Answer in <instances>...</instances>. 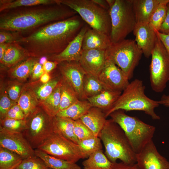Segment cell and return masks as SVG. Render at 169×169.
I'll use <instances>...</instances> for the list:
<instances>
[{
	"instance_id": "obj_20",
	"label": "cell",
	"mask_w": 169,
	"mask_h": 169,
	"mask_svg": "<svg viewBox=\"0 0 169 169\" xmlns=\"http://www.w3.org/2000/svg\"><path fill=\"white\" fill-rule=\"evenodd\" d=\"M30 57L28 51L17 42L8 45L0 64L6 67H14Z\"/></svg>"
},
{
	"instance_id": "obj_12",
	"label": "cell",
	"mask_w": 169,
	"mask_h": 169,
	"mask_svg": "<svg viewBox=\"0 0 169 169\" xmlns=\"http://www.w3.org/2000/svg\"><path fill=\"white\" fill-rule=\"evenodd\" d=\"M98 79L105 90L113 91L122 92L129 83L122 71L111 58L106 55L103 67Z\"/></svg>"
},
{
	"instance_id": "obj_31",
	"label": "cell",
	"mask_w": 169,
	"mask_h": 169,
	"mask_svg": "<svg viewBox=\"0 0 169 169\" xmlns=\"http://www.w3.org/2000/svg\"><path fill=\"white\" fill-rule=\"evenodd\" d=\"M39 58L30 57L19 63L9 70L12 76L19 79H25L31 74L32 69L34 64Z\"/></svg>"
},
{
	"instance_id": "obj_29",
	"label": "cell",
	"mask_w": 169,
	"mask_h": 169,
	"mask_svg": "<svg viewBox=\"0 0 169 169\" xmlns=\"http://www.w3.org/2000/svg\"><path fill=\"white\" fill-rule=\"evenodd\" d=\"M58 0H0V12L21 7L58 3Z\"/></svg>"
},
{
	"instance_id": "obj_15",
	"label": "cell",
	"mask_w": 169,
	"mask_h": 169,
	"mask_svg": "<svg viewBox=\"0 0 169 169\" xmlns=\"http://www.w3.org/2000/svg\"><path fill=\"white\" fill-rule=\"evenodd\" d=\"M136 157L140 169H169V162L158 152L152 140L136 154Z\"/></svg>"
},
{
	"instance_id": "obj_55",
	"label": "cell",
	"mask_w": 169,
	"mask_h": 169,
	"mask_svg": "<svg viewBox=\"0 0 169 169\" xmlns=\"http://www.w3.org/2000/svg\"><path fill=\"white\" fill-rule=\"evenodd\" d=\"M110 8L111 7L114 3L115 0H106Z\"/></svg>"
},
{
	"instance_id": "obj_19",
	"label": "cell",
	"mask_w": 169,
	"mask_h": 169,
	"mask_svg": "<svg viewBox=\"0 0 169 169\" xmlns=\"http://www.w3.org/2000/svg\"><path fill=\"white\" fill-rule=\"evenodd\" d=\"M111 43L110 36L89 28L83 38L82 49L106 50Z\"/></svg>"
},
{
	"instance_id": "obj_8",
	"label": "cell",
	"mask_w": 169,
	"mask_h": 169,
	"mask_svg": "<svg viewBox=\"0 0 169 169\" xmlns=\"http://www.w3.org/2000/svg\"><path fill=\"white\" fill-rule=\"evenodd\" d=\"M105 54L113 59L129 80L133 77L143 53L135 40L124 39L112 43L105 50Z\"/></svg>"
},
{
	"instance_id": "obj_43",
	"label": "cell",
	"mask_w": 169,
	"mask_h": 169,
	"mask_svg": "<svg viewBox=\"0 0 169 169\" xmlns=\"http://www.w3.org/2000/svg\"><path fill=\"white\" fill-rule=\"evenodd\" d=\"M6 118L24 120L25 116L21 108L17 104H16L8 111L4 119Z\"/></svg>"
},
{
	"instance_id": "obj_1",
	"label": "cell",
	"mask_w": 169,
	"mask_h": 169,
	"mask_svg": "<svg viewBox=\"0 0 169 169\" xmlns=\"http://www.w3.org/2000/svg\"><path fill=\"white\" fill-rule=\"evenodd\" d=\"M84 21L77 15L42 27L24 36L18 43L30 57L40 58L62 52L77 35Z\"/></svg>"
},
{
	"instance_id": "obj_5",
	"label": "cell",
	"mask_w": 169,
	"mask_h": 169,
	"mask_svg": "<svg viewBox=\"0 0 169 169\" xmlns=\"http://www.w3.org/2000/svg\"><path fill=\"white\" fill-rule=\"evenodd\" d=\"M125 111L116 110L109 116L123 131L133 151L137 154L152 140L156 127L136 117L128 115Z\"/></svg>"
},
{
	"instance_id": "obj_14",
	"label": "cell",
	"mask_w": 169,
	"mask_h": 169,
	"mask_svg": "<svg viewBox=\"0 0 169 169\" xmlns=\"http://www.w3.org/2000/svg\"><path fill=\"white\" fill-rule=\"evenodd\" d=\"M64 79L74 89L79 99L87 100L83 90L84 77L86 74L78 62L64 61L57 65Z\"/></svg>"
},
{
	"instance_id": "obj_41",
	"label": "cell",
	"mask_w": 169,
	"mask_h": 169,
	"mask_svg": "<svg viewBox=\"0 0 169 169\" xmlns=\"http://www.w3.org/2000/svg\"><path fill=\"white\" fill-rule=\"evenodd\" d=\"M23 37L17 33L0 30V44L17 42Z\"/></svg>"
},
{
	"instance_id": "obj_44",
	"label": "cell",
	"mask_w": 169,
	"mask_h": 169,
	"mask_svg": "<svg viewBox=\"0 0 169 169\" xmlns=\"http://www.w3.org/2000/svg\"><path fill=\"white\" fill-rule=\"evenodd\" d=\"M20 92V87L18 84L12 85L8 90L9 98L13 101H15L18 98Z\"/></svg>"
},
{
	"instance_id": "obj_30",
	"label": "cell",
	"mask_w": 169,
	"mask_h": 169,
	"mask_svg": "<svg viewBox=\"0 0 169 169\" xmlns=\"http://www.w3.org/2000/svg\"><path fill=\"white\" fill-rule=\"evenodd\" d=\"M37 98L31 90H23L19 96L17 104L21 108L25 116V119L38 107Z\"/></svg>"
},
{
	"instance_id": "obj_7",
	"label": "cell",
	"mask_w": 169,
	"mask_h": 169,
	"mask_svg": "<svg viewBox=\"0 0 169 169\" xmlns=\"http://www.w3.org/2000/svg\"><path fill=\"white\" fill-rule=\"evenodd\" d=\"M111 22L110 38L115 43L125 39L137 23L132 0H115L109 10Z\"/></svg>"
},
{
	"instance_id": "obj_11",
	"label": "cell",
	"mask_w": 169,
	"mask_h": 169,
	"mask_svg": "<svg viewBox=\"0 0 169 169\" xmlns=\"http://www.w3.org/2000/svg\"><path fill=\"white\" fill-rule=\"evenodd\" d=\"M37 149L55 157L73 163L83 159L78 144L54 131Z\"/></svg>"
},
{
	"instance_id": "obj_28",
	"label": "cell",
	"mask_w": 169,
	"mask_h": 169,
	"mask_svg": "<svg viewBox=\"0 0 169 169\" xmlns=\"http://www.w3.org/2000/svg\"><path fill=\"white\" fill-rule=\"evenodd\" d=\"M60 84L61 80L51 94L45 99L41 101V107L48 115L52 117L56 116L59 111L61 102Z\"/></svg>"
},
{
	"instance_id": "obj_16",
	"label": "cell",
	"mask_w": 169,
	"mask_h": 169,
	"mask_svg": "<svg viewBox=\"0 0 169 169\" xmlns=\"http://www.w3.org/2000/svg\"><path fill=\"white\" fill-rule=\"evenodd\" d=\"M105 50H82L78 62L86 74L98 79L105 61Z\"/></svg>"
},
{
	"instance_id": "obj_48",
	"label": "cell",
	"mask_w": 169,
	"mask_h": 169,
	"mask_svg": "<svg viewBox=\"0 0 169 169\" xmlns=\"http://www.w3.org/2000/svg\"><path fill=\"white\" fill-rule=\"evenodd\" d=\"M156 33L163 44L169 56V34H165L159 32Z\"/></svg>"
},
{
	"instance_id": "obj_35",
	"label": "cell",
	"mask_w": 169,
	"mask_h": 169,
	"mask_svg": "<svg viewBox=\"0 0 169 169\" xmlns=\"http://www.w3.org/2000/svg\"><path fill=\"white\" fill-rule=\"evenodd\" d=\"M169 0H163L156 8L151 15L149 22L150 27L156 32H158L166 18L167 12V4Z\"/></svg>"
},
{
	"instance_id": "obj_40",
	"label": "cell",
	"mask_w": 169,
	"mask_h": 169,
	"mask_svg": "<svg viewBox=\"0 0 169 169\" xmlns=\"http://www.w3.org/2000/svg\"><path fill=\"white\" fill-rule=\"evenodd\" d=\"M74 131L79 141L95 136L93 132L80 119L74 120Z\"/></svg>"
},
{
	"instance_id": "obj_23",
	"label": "cell",
	"mask_w": 169,
	"mask_h": 169,
	"mask_svg": "<svg viewBox=\"0 0 169 169\" xmlns=\"http://www.w3.org/2000/svg\"><path fill=\"white\" fill-rule=\"evenodd\" d=\"M121 93L120 91L105 90L97 95L88 98L87 100L92 107L99 108L105 113L111 108Z\"/></svg>"
},
{
	"instance_id": "obj_51",
	"label": "cell",
	"mask_w": 169,
	"mask_h": 169,
	"mask_svg": "<svg viewBox=\"0 0 169 169\" xmlns=\"http://www.w3.org/2000/svg\"><path fill=\"white\" fill-rule=\"evenodd\" d=\"M158 101L159 105L169 107V95H163L160 100Z\"/></svg>"
},
{
	"instance_id": "obj_24",
	"label": "cell",
	"mask_w": 169,
	"mask_h": 169,
	"mask_svg": "<svg viewBox=\"0 0 169 169\" xmlns=\"http://www.w3.org/2000/svg\"><path fill=\"white\" fill-rule=\"evenodd\" d=\"M53 121L54 131L78 144L79 140L74 131V120L68 118L55 116L53 117Z\"/></svg>"
},
{
	"instance_id": "obj_52",
	"label": "cell",
	"mask_w": 169,
	"mask_h": 169,
	"mask_svg": "<svg viewBox=\"0 0 169 169\" xmlns=\"http://www.w3.org/2000/svg\"><path fill=\"white\" fill-rule=\"evenodd\" d=\"M9 44L3 43L0 44V61L2 59L5 51Z\"/></svg>"
},
{
	"instance_id": "obj_36",
	"label": "cell",
	"mask_w": 169,
	"mask_h": 169,
	"mask_svg": "<svg viewBox=\"0 0 169 169\" xmlns=\"http://www.w3.org/2000/svg\"><path fill=\"white\" fill-rule=\"evenodd\" d=\"M78 144L83 159L87 158L92 153L102 149L101 140L98 136L80 141Z\"/></svg>"
},
{
	"instance_id": "obj_32",
	"label": "cell",
	"mask_w": 169,
	"mask_h": 169,
	"mask_svg": "<svg viewBox=\"0 0 169 169\" xmlns=\"http://www.w3.org/2000/svg\"><path fill=\"white\" fill-rule=\"evenodd\" d=\"M60 93L59 111L67 109L79 100L75 91L62 78L61 80Z\"/></svg>"
},
{
	"instance_id": "obj_37",
	"label": "cell",
	"mask_w": 169,
	"mask_h": 169,
	"mask_svg": "<svg viewBox=\"0 0 169 169\" xmlns=\"http://www.w3.org/2000/svg\"><path fill=\"white\" fill-rule=\"evenodd\" d=\"M0 126L8 131L23 133L26 128V120L6 118L0 120Z\"/></svg>"
},
{
	"instance_id": "obj_47",
	"label": "cell",
	"mask_w": 169,
	"mask_h": 169,
	"mask_svg": "<svg viewBox=\"0 0 169 169\" xmlns=\"http://www.w3.org/2000/svg\"><path fill=\"white\" fill-rule=\"evenodd\" d=\"M167 12L166 18L158 32L169 34V2L167 4Z\"/></svg>"
},
{
	"instance_id": "obj_6",
	"label": "cell",
	"mask_w": 169,
	"mask_h": 169,
	"mask_svg": "<svg viewBox=\"0 0 169 169\" xmlns=\"http://www.w3.org/2000/svg\"><path fill=\"white\" fill-rule=\"evenodd\" d=\"M75 11L91 28L110 36L111 22L109 11L92 0H58Z\"/></svg>"
},
{
	"instance_id": "obj_18",
	"label": "cell",
	"mask_w": 169,
	"mask_h": 169,
	"mask_svg": "<svg viewBox=\"0 0 169 169\" xmlns=\"http://www.w3.org/2000/svg\"><path fill=\"white\" fill-rule=\"evenodd\" d=\"M135 41L147 58L151 55L157 35L148 23H137L133 31Z\"/></svg>"
},
{
	"instance_id": "obj_56",
	"label": "cell",
	"mask_w": 169,
	"mask_h": 169,
	"mask_svg": "<svg viewBox=\"0 0 169 169\" xmlns=\"http://www.w3.org/2000/svg\"><path fill=\"white\" fill-rule=\"evenodd\" d=\"M49 169H51V168H49Z\"/></svg>"
},
{
	"instance_id": "obj_2",
	"label": "cell",
	"mask_w": 169,
	"mask_h": 169,
	"mask_svg": "<svg viewBox=\"0 0 169 169\" xmlns=\"http://www.w3.org/2000/svg\"><path fill=\"white\" fill-rule=\"evenodd\" d=\"M77 14L59 3L6 10L0 12V30L17 33L23 36V33H29L44 25L67 19Z\"/></svg>"
},
{
	"instance_id": "obj_42",
	"label": "cell",
	"mask_w": 169,
	"mask_h": 169,
	"mask_svg": "<svg viewBox=\"0 0 169 169\" xmlns=\"http://www.w3.org/2000/svg\"><path fill=\"white\" fill-rule=\"evenodd\" d=\"M10 98L6 95H3L0 100V120L4 119L9 110L16 104L13 102Z\"/></svg>"
},
{
	"instance_id": "obj_17",
	"label": "cell",
	"mask_w": 169,
	"mask_h": 169,
	"mask_svg": "<svg viewBox=\"0 0 169 169\" xmlns=\"http://www.w3.org/2000/svg\"><path fill=\"white\" fill-rule=\"evenodd\" d=\"M89 28L88 26L85 24L77 35L62 52L57 54L48 56H47L48 59L58 63L64 61L79 62L82 51L83 38Z\"/></svg>"
},
{
	"instance_id": "obj_4",
	"label": "cell",
	"mask_w": 169,
	"mask_h": 169,
	"mask_svg": "<svg viewBox=\"0 0 169 169\" xmlns=\"http://www.w3.org/2000/svg\"><path fill=\"white\" fill-rule=\"evenodd\" d=\"M145 86L141 80L136 79L129 82L111 108L105 113V117L115 110H121L126 111H143L153 120H160V117L154 110L160 105L158 101L148 97L145 94Z\"/></svg>"
},
{
	"instance_id": "obj_33",
	"label": "cell",
	"mask_w": 169,
	"mask_h": 169,
	"mask_svg": "<svg viewBox=\"0 0 169 169\" xmlns=\"http://www.w3.org/2000/svg\"><path fill=\"white\" fill-rule=\"evenodd\" d=\"M23 160L17 154L0 147V169H15Z\"/></svg>"
},
{
	"instance_id": "obj_25",
	"label": "cell",
	"mask_w": 169,
	"mask_h": 169,
	"mask_svg": "<svg viewBox=\"0 0 169 169\" xmlns=\"http://www.w3.org/2000/svg\"><path fill=\"white\" fill-rule=\"evenodd\" d=\"M34 150L35 156L41 159L49 168L52 169H82L76 163L55 157L38 149Z\"/></svg>"
},
{
	"instance_id": "obj_9",
	"label": "cell",
	"mask_w": 169,
	"mask_h": 169,
	"mask_svg": "<svg viewBox=\"0 0 169 169\" xmlns=\"http://www.w3.org/2000/svg\"><path fill=\"white\" fill-rule=\"evenodd\" d=\"M53 117L38 107L25 119L26 127L23 133L34 149L54 132Z\"/></svg>"
},
{
	"instance_id": "obj_26",
	"label": "cell",
	"mask_w": 169,
	"mask_h": 169,
	"mask_svg": "<svg viewBox=\"0 0 169 169\" xmlns=\"http://www.w3.org/2000/svg\"><path fill=\"white\" fill-rule=\"evenodd\" d=\"M104 153L102 149L91 154L82 162L84 169H111L113 165Z\"/></svg>"
},
{
	"instance_id": "obj_46",
	"label": "cell",
	"mask_w": 169,
	"mask_h": 169,
	"mask_svg": "<svg viewBox=\"0 0 169 169\" xmlns=\"http://www.w3.org/2000/svg\"><path fill=\"white\" fill-rule=\"evenodd\" d=\"M111 169H140L136 163L127 164L122 162H116L113 163Z\"/></svg>"
},
{
	"instance_id": "obj_34",
	"label": "cell",
	"mask_w": 169,
	"mask_h": 169,
	"mask_svg": "<svg viewBox=\"0 0 169 169\" xmlns=\"http://www.w3.org/2000/svg\"><path fill=\"white\" fill-rule=\"evenodd\" d=\"M105 90L98 78L85 74L83 80V90L87 99L99 94Z\"/></svg>"
},
{
	"instance_id": "obj_13",
	"label": "cell",
	"mask_w": 169,
	"mask_h": 169,
	"mask_svg": "<svg viewBox=\"0 0 169 169\" xmlns=\"http://www.w3.org/2000/svg\"><path fill=\"white\" fill-rule=\"evenodd\" d=\"M0 147L12 151L23 159L35 156L33 148L23 133L7 130L0 126Z\"/></svg>"
},
{
	"instance_id": "obj_49",
	"label": "cell",
	"mask_w": 169,
	"mask_h": 169,
	"mask_svg": "<svg viewBox=\"0 0 169 169\" xmlns=\"http://www.w3.org/2000/svg\"><path fill=\"white\" fill-rule=\"evenodd\" d=\"M58 64L55 61L47 60L43 65L44 72L49 73L57 67Z\"/></svg>"
},
{
	"instance_id": "obj_54",
	"label": "cell",
	"mask_w": 169,
	"mask_h": 169,
	"mask_svg": "<svg viewBox=\"0 0 169 169\" xmlns=\"http://www.w3.org/2000/svg\"><path fill=\"white\" fill-rule=\"evenodd\" d=\"M48 58L46 56H43L40 58V59H39L38 62L42 65L44 64V63L47 61Z\"/></svg>"
},
{
	"instance_id": "obj_21",
	"label": "cell",
	"mask_w": 169,
	"mask_h": 169,
	"mask_svg": "<svg viewBox=\"0 0 169 169\" xmlns=\"http://www.w3.org/2000/svg\"><path fill=\"white\" fill-rule=\"evenodd\" d=\"M163 0H132L137 23H148L152 14Z\"/></svg>"
},
{
	"instance_id": "obj_39",
	"label": "cell",
	"mask_w": 169,
	"mask_h": 169,
	"mask_svg": "<svg viewBox=\"0 0 169 169\" xmlns=\"http://www.w3.org/2000/svg\"><path fill=\"white\" fill-rule=\"evenodd\" d=\"M15 169H49V168L41 159L35 156L23 159Z\"/></svg>"
},
{
	"instance_id": "obj_38",
	"label": "cell",
	"mask_w": 169,
	"mask_h": 169,
	"mask_svg": "<svg viewBox=\"0 0 169 169\" xmlns=\"http://www.w3.org/2000/svg\"><path fill=\"white\" fill-rule=\"evenodd\" d=\"M61 79H53L40 86L36 90L35 93L37 98L39 99L40 101L47 98L59 84Z\"/></svg>"
},
{
	"instance_id": "obj_53",
	"label": "cell",
	"mask_w": 169,
	"mask_h": 169,
	"mask_svg": "<svg viewBox=\"0 0 169 169\" xmlns=\"http://www.w3.org/2000/svg\"><path fill=\"white\" fill-rule=\"evenodd\" d=\"M50 76L48 73L44 72L40 78V81L44 84L49 82L50 80Z\"/></svg>"
},
{
	"instance_id": "obj_27",
	"label": "cell",
	"mask_w": 169,
	"mask_h": 169,
	"mask_svg": "<svg viewBox=\"0 0 169 169\" xmlns=\"http://www.w3.org/2000/svg\"><path fill=\"white\" fill-rule=\"evenodd\" d=\"M91 107L87 100H79L67 109L60 110L56 116L68 118L76 120L79 119Z\"/></svg>"
},
{
	"instance_id": "obj_3",
	"label": "cell",
	"mask_w": 169,
	"mask_h": 169,
	"mask_svg": "<svg viewBox=\"0 0 169 169\" xmlns=\"http://www.w3.org/2000/svg\"><path fill=\"white\" fill-rule=\"evenodd\" d=\"M98 137L104 146L105 154L112 163L119 159L127 164L136 163V154L124 131L111 118L106 120Z\"/></svg>"
},
{
	"instance_id": "obj_45",
	"label": "cell",
	"mask_w": 169,
	"mask_h": 169,
	"mask_svg": "<svg viewBox=\"0 0 169 169\" xmlns=\"http://www.w3.org/2000/svg\"><path fill=\"white\" fill-rule=\"evenodd\" d=\"M38 61L34 64L32 69L31 75L33 79L40 78L44 73L43 65L38 62Z\"/></svg>"
},
{
	"instance_id": "obj_10",
	"label": "cell",
	"mask_w": 169,
	"mask_h": 169,
	"mask_svg": "<svg viewBox=\"0 0 169 169\" xmlns=\"http://www.w3.org/2000/svg\"><path fill=\"white\" fill-rule=\"evenodd\" d=\"M151 56L150 85L154 91L161 93L164 90L169 80V56L157 35Z\"/></svg>"
},
{
	"instance_id": "obj_22",
	"label": "cell",
	"mask_w": 169,
	"mask_h": 169,
	"mask_svg": "<svg viewBox=\"0 0 169 169\" xmlns=\"http://www.w3.org/2000/svg\"><path fill=\"white\" fill-rule=\"evenodd\" d=\"M105 112L101 109L92 107L80 119L93 132L94 136L99 135L106 120Z\"/></svg>"
},
{
	"instance_id": "obj_50",
	"label": "cell",
	"mask_w": 169,
	"mask_h": 169,
	"mask_svg": "<svg viewBox=\"0 0 169 169\" xmlns=\"http://www.w3.org/2000/svg\"><path fill=\"white\" fill-rule=\"evenodd\" d=\"M92 0L101 8L109 11L110 7L106 0Z\"/></svg>"
}]
</instances>
